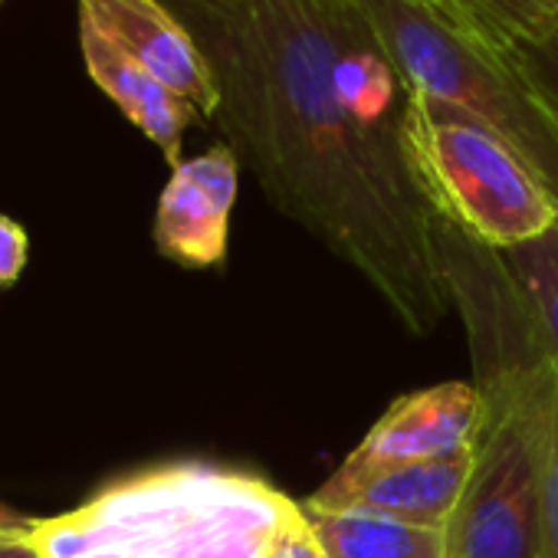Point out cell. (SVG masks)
Returning <instances> with one entry per match:
<instances>
[{"instance_id": "8992f818", "label": "cell", "mask_w": 558, "mask_h": 558, "mask_svg": "<svg viewBox=\"0 0 558 558\" xmlns=\"http://www.w3.org/2000/svg\"><path fill=\"white\" fill-rule=\"evenodd\" d=\"M483 421V398L473 381H444L398 398L342 460V466L303 502L323 509L345 489L421 460L470 453Z\"/></svg>"}, {"instance_id": "5b68a950", "label": "cell", "mask_w": 558, "mask_h": 558, "mask_svg": "<svg viewBox=\"0 0 558 558\" xmlns=\"http://www.w3.org/2000/svg\"><path fill=\"white\" fill-rule=\"evenodd\" d=\"M401 142L430 210L466 236L502 253L558 223V204L519 158L444 102L408 89Z\"/></svg>"}, {"instance_id": "ba28073f", "label": "cell", "mask_w": 558, "mask_h": 558, "mask_svg": "<svg viewBox=\"0 0 558 558\" xmlns=\"http://www.w3.org/2000/svg\"><path fill=\"white\" fill-rule=\"evenodd\" d=\"M236 187L240 161L227 142L171 168L155 214L158 250L197 269L223 263Z\"/></svg>"}, {"instance_id": "ffe728a7", "label": "cell", "mask_w": 558, "mask_h": 558, "mask_svg": "<svg viewBox=\"0 0 558 558\" xmlns=\"http://www.w3.org/2000/svg\"><path fill=\"white\" fill-rule=\"evenodd\" d=\"M40 558H44V555H40Z\"/></svg>"}, {"instance_id": "9c48e42d", "label": "cell", "mask_w": 558, "mask_h": 558, "mask_svg": "<svg viewBox=\"0 0 558 558\" xmlns=\"http://www.w3.org/2000/svg\"><path fill=\"white\" fill-rule=\"evenodd\" d=\"M80 47L89 80L125 112V119L161 148L171 168L181 165L184 129L201 119V112L171 93L161 80L142 70L129 53H122L99 27L80 17Z\"/></svg>"}, {"instance_id": "6da1fadb", "label": "cell", "mask_w": 558, "mask_h": 558, "mask_svg": "<svg viewBox=\"0 0 558 558\" xmlns=\"http://www.w3.org/2000/svg\"><path fill=\"white\" fill-rule=\"evenodd\" d=\"M220 86L214 122L266 201L427 336L450 296L401 142L408 86L355 0H165Z\"/></svg>"}, {"instance_id": "d6986e66", "label": "cell", "mask_w": 558, "mask_h": 558, "mask_svg": "<svg viewBox=\"0 0 558 558\" xmlns=\"http://www.w3.org/2000/svg\"><path fill=\"white\" fill-rule=\"evenodd\" d=\"M34 529H37V519H27L17 509L0 502V532H34Z\"/></svg>"}, {"instance_id": "52a82bcc", "label": "cell", "mask_w": 558, "mask_h": 558, "mask_svg": "<svg viewBox=\"0 0 558 558\" xmlns=\"http://www.w3.org/2000/svg\"><path fill=\"white\" fill-rule=\"evenodd\" d=\"M76 8L142 70L191 102L201 119L217 116L220 86L210 60L165 0H76Z\"/></svg>"}, {"instance_id": "3957f363", "label": "cell", "mask_w": 558, "mask_h": 558, "mask_svg": "<svg viewBox=\"0 0 558 558\" xmlns=\"http://www.w3.org/2000/svg\"><path fill=\"white\" fill-rule=\"evenodd\" d=\"M306 509L272 483L214 466L174 463L102 489L83 509L37 519L44 558H80L93 548L122 558H266Z\"/></svg>"}, {"instance_id": "7c38bea8", "label": "cell", "mask_w": 558, "mask_h": 558, "mask_svg": "<svg viewBox=\"0 0 558 558\" xmlns=\"http://www.w3.org/2000/svg\"><path fill=\"white\" fill-rule=\"evenodd\" d=\"M306 515L326 558H444V529H421L359 509H306Z\"/></svg>"}, {"instance_id": "4fadbf2b", "label": "cell", "mask_w": 558, "mask_h": 558, "mask_svg": "<svg viewBox=\"0 0 558 558\" xmlns=\"http://www.w3.org/2000/svg\"><path fill=\"white\" fill-rule=\"evenodd\" d=\"M502 259L532 300L538 323L558 355V223L532 243L502 250Z\"/></svg>"}, {"instance_id": "7a4b0ae2", "label": "cell", "mask_w": 558, "mask_h": 558, "mask_svg": "<svg viewBox=\"0 0 558 558\" xmlns=\"http://www.w3.org/2000/svg\"><path fill=\"white\" fill-rule=\"evenodd\" d=\"M450 310L466 332L483 421L444 558H538L558 355L499 250L437 217Z\"/></svg>"}, {"instance_id": "8fae6325", "label": "cell", "mask_w": 558, "mask_h": 558, "mask_svg": "<svg viewBox=\"0 0 558 558\" xmlns=\"http://www.w3.org/2000/svg\"><path fill=\"white\" fill-rule=\"evenodd\" d=\"M408 4L496 53H519L558 31V0H408Z\"/></svg>"}, {"instance_id": "5bb4252c", "label": "cell", "mask_w": 558, "mask_h": 558, "mask_svg": "<svg viewBox=\"0 0 558 558\" xmlns=\"http://www.w3.org/2000/svg\"><path fill=\"white\" fill-rule=\"evenodd\" d=\"M538 558H558V404H555V424L548 440V460H545V489H542V548Z\"/></svg>"}, {"instance_id": "30bf717a", "label": "cell", "mask_w": 558, "mask_h": 558, "mask_svg": "<svg viewBox=\"0 0 558 558\" xmlns=\"http://www.w3.org/2000/svg\"><path fill=\"white\" fill-rule=\"evenodd\" d=\"M470 466H473V450L457 453V457L395 466V470H385V473L345 489L342 496H336L332 502H326L323 509H313V512L359 509V512L398 519V522L421 525V529H447V522L457 512L460 496L466 489Z\"/></svg>"}, {"instance_id": "ac0fdd59", "label": "cell", "mask_w": 558, "mask_h": 558, "mask_svg": "<svg viewBox=\"0 0 558 558\" xmlns=\"http://www.w3.org/2000/svg\"><path fill=\"white\" fill-rule=\"evenodd\" d=\"M0 558H40L34 532H0Z\"/></svg>"}, {"instance_id": "277c9868", "label": "cell", "mask_w": 558, "mask_h": 558, "mask_svg": "<svg viewBox=\"0 0 558 558\" xmlns=\"http://www.w3.org/2000/svg\"><path fill=\"white\" fill-rule=\"evenodd\" d=\"M411 93L493 135L558 204V112L512 53L486 50L408 0H355Z\"/></svg>"}, {"instance_id": "2e32d148", "label": "cell", "mask_w": 558, "mask_h": 558, "mask_svg": "<svg viewBox=\"0 0 558 558\" xmlns=\"http://www.w3.org/2000/svg\"><path fill=\"white\" fill-rule=\"evenodd\" d=\"M27 230L0 214V287H11L21 279L24 266H27Z\"/></svg>"}, {"instance_id": "9a60e30c", "label": "cell", "mask_w": 558, "mask_h": 558, "mask_svg": "<svg viewBox=\"0 0 558 558\" xmlns=\"http://www.w3.org/2000/svg\"><path fill=\"white\" fill-rule=\"evenodd\" d=\"M512 57L522 63V70L532 76V83L542 89V96L558 112V31L548 40H542L535 47H525V50H519Z\"/></svg>"}, {"instance_id": "e0dca14e", "label": "cell", "mask_w": 558, "mask_h": 558, "mask_svg": "<svg viewBox=\"0 0 558 558\" xmlns=\"http://www.w3.org/2000/svg\"><path fill=\"white\" fill-rule=\"evenodd\" d=\"M266 558H326L319 542H316V535H313L310 515H306V522H300L296 529H290L283 538H279Z\"/></svg>"}]
</instances>
